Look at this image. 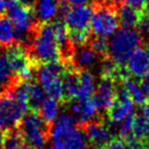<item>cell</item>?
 Returning a JSON list of instances; mask_svg holds the SVG:
<instances>
[{
    "label": "cell",
    "instance_id": "obj_1",
    "mask_svg": "<svg viewBox=\"0 0 149 149\" xmlns=\"http://www.w3.org/2000/svg\"><path fill=\"white\" fill-rule=\"evenodd\" d=\"M51 149H92L87 144V137L76 127V118L62 113L54 122L50 130Z\"/></svg>",
    "mask_w": 149,
    "mask_h": 149
},
{
    "label": "cell",
    "instance_id": "obj_2",
    "mask_svg": "<svg viewBox=\"0 0 149 149\" xmlns=\"http://www.w3.org/2000/svg\"><path fill=\"white\" fill-rule=\"evenodd\" d=\"M141 42L142 39L139 31L131 28H122L116 30L108 40L107 53L116 64L123 66L138 49Z\"/></svg>",
    "mask_w": 149,
    "mask_h": 149
},
{
    "label": "cell",
    "instance_id": "obj_3",
    "mask_svg": "<svg viewBox=\"0 0 149 149\" xmlns=\"http://www.w3.org/2000/svg\"><path fill=\"white\" fill-rule=\"evenodd\" d=\"M32 53L35 61L49 62L58 60L60 49L55 40L53 24L44 22L39 26L32 46Z\"/></svg>",
    "mask_w": 149,
    "mask_h": 149
},
{
    "label": "cell",
    "instance_id": "obj_4",
    "mask_svg": "<svg viewBox=\"0 0 149 149\" xmlns=\"http://www.w3.org/2000/svg\"><path fill=\"white\" fill-rule=\"evenodd\" d=\"M21 133L30 148L43 149L48 141L47 125L36 110L27 112L19 123Z\"/></svg>",
    "mask_w": 149,
    "mask_h": 149
},
{
    "label": "cell",
    "instance_id": "obj_5",
    "mask_svg": "<svg viewBox=\"0 0 149 149\" xmlns=\"http://www.w3.org/2000/svg\"><path fill=\"white\" fill-rule=\"evenodd\" d=\"M118 17L110 5H97L92 10L90 28L98 37L113 35L118 28Z\"/></svg>",
    "mask_w": 149,
    "mask_h": 149
},
{
    "label": "cell",
    "instance_id": "obj_6",
    "mask_svg": "<svg viewBox=\"0 0 149 149\" xmlns=\"http://www.w3.org/2000/svg\"><path fill=\"white\" fill-rule=\"evenodd\" d=\"M27 112L15 101L13 90L0 94V132L19 124Z\"/></svg>",
    "mask_w": 149,
    "mask_h": 149
},
{
    "label": "cell",
    "instance_id": "obj_7",
    "mask_svg": "<svg viewBox=\"0 0 149 149\" xmlns=\"http://www.w3.org/2000/svg\"><path fill=\"white\" fill-rule=\"evenodd\" d=\"M107 110L109 120L113 125L120 124L128 116L133 114L134 101L124 87L116 89L114 100Z\"/></svg>",
    "mask_w": 149,
    "mask_h": 149
},
{
    "label": "cell",
    "instance_id": "obj_8",
    "mask_svg": "<svg viewBox=\"0 0 149 149\" xmlns=\"http://www.w3.org/2000/svg\"><path fill=\"white\" fill-rule=\"evenodd\" d=\"M9 19L15 27V36L22 38L29 33L34 25V11L30 5L19 2L9 8Z\"/></svg>",
    "mask_w": 149,
    "mask_h": 149
},
{
    "label": "cell",
    "instance_id": "obj_9",
    "mask_svg": "<svg viewBox=\"0 0 149 149\" xmlns=\"http://www.w3.org/2000/svg\"><path fill=\"white\" fill-rule=\"evenodd\" d=\"M92 10L87 5L72 6L64 15V24L68 32L90 31Z\"/></svg>",
    "mask_w": 149,
    "mask_h": 149
},
{
    "label": "cell",
    "instance_id": "obj_10",
    "mask_svg": "<svg viewBox=\"0 0 149 149\" xmlns=\"http://www.w3.org/2000/svg\"><path fill=\"white\" fill-rule=\"evenodd\" d=\"M6 55L10 64L11 70L19 77V74L30 66L34 65V61H31L30 56L26 52L25 48L21 44H11L6 50Z\"/></svg>",
    "mask_w": 149,
    "mask_h": 149
},
{
    "label": "cell",
    "instance_id": "obj_11",
    "mask_svg": "<svg viewBox=\"0 0 149 149\" xmlns=\"http://www.w3.org/2000/svg\"><path fill=\"white\" fill-rule=\"evenodd\" d=\"M84 133L88 140L100 149L111 138V132L108 127L98 120H91L86 122L84 127Z\"/></svg>",
    "mask_w": 149,
    "mask_h": 149
},
{
    "label": "cell",
    "instance_id": "obj_12",
    "mask_svg": "<svg viewBox=\"0 0 149 149\" xmlns=\"http://www.w3.org/2000/svg\"><path fill=\"white\" fill-rule=\"evenodd\" d=\"M64 66L58 60L43 63L38 70V81L43 89L62 79L64 74Z\"/></svg>",
    "mask_w": 149,
    "mask_h": 149
},
{
    "label": "cell",
    "instance_id": "obj_13",
    "mask_svg": "<svg viewBox=\"0 0 149 149\" xmlns=\"http://www.w3.org/2000/svg\"><path fill=\"white\" fill-rule=\"evenodd\" d=\"M127 72L135 78H141L149 72V48L139 47L127 62Z\"/></svg>",
    "mask_w": 149,
    "mask_h": 149
},
{
    "label": "cell",
    "instance_id": "obj_14",
    "mask_svg": "<svg viewBox=\"0 0 149 149\" xmlns=\"http://www.w3.org/2000/svg\"><path fill=\"white\" fill-rule=\"evenodd\" d=\"M116 87L114 79L108 77H102L101 81L98 84L96 94L94 95L100 108L108 109L110 107V105L114 100V97H116Z\"/></svg>",
    "mask_w": 149,
    "mask_h": 149
},
{
    "label": "cell",
    "instance_id": "obj_15",
    "mask_svg": "<svg viewBox=\"0 0 149 149\" xmlns=\"http://www.w3.org/2000/svg\"><path fill=\"white\" fill-rule=\"evenodd\" d=\"M95 77L89 70H83L80 74V88L77 99L80 103H84L94 96L95 92Z\"/></svg>",
    "mask_w": 149,
    "mask_h": 149
},
{
    "label": "cell",
    "instance_id": "obj_16",
    "mask_svg": "<svg viewBox=\"0 0 149 149\" xmlns=\"http://www.w3.org/2000/svg\"><path fill=\"white\" fill-rule=\"evenodd\" d=\"M72 62L76 65V68L86 70L90 68L97 59V53L92 49L91 47H88L86 45L79 46L76 51L72 54Z\"/></svg>",
    "mask_w": 149,
    "mask_h": 149
},
{
    "label": "cell",
    "instance_id": "obj_17",
    "mask_svg": "<svg viewBox=\"0 0 149 149\" xmlns=\"http://www.w3.org/2000/svg\"><path fill=\"white\" fill-rule=\"evenodd\" d=\"M64 98L66 100H74L78 97L80 88V74L76 70H65L63 77Z\"/></svg>",
    "mask_w": 149,
    "mask_h": 149
},
{
    "label": "cell",
    "instance_id": "obj_18",
    "mask_svg": "<svg viewBox=\"0 0 149 149\" xmlns=\"http://www.w3.org/2000/svg\"><path fill=\"white\" fill-rule=\"evenodd\" d=\"M118 17V22L123 26V28L134 29L138 26L139 21L142 17V13H140L138 9L133 8V7L125 4L120 7Z\"/></svg>",
    "mask_w": 149,
    "mask_h": 149
},
{
    "label": "cell",
    "instance_id": "obj_19",
    "mask_svg": "<svg viewBox=\"0 0 149 149\" xmlns=\"http://www.w3.org/2000/svg\"><path fill=\"white\" fill-rule=\"evenodd\" d=\"M122 81L123 87L129 92L134 103L138 104V105H144L147 101V96L146 93L144 92V90L141 87V85H139L135 80H133L129 76L123 77Z\"/></svg>",
    "mask_w": 149,
    "mask_h": 149
},
{
    "label": "cell",
    "instance_id": "obj_20",
    "mask_svg": "<svg viewBox=\"0 0 149 149\" xmlns=\"http://www.w3.org/2000/svg\"><path fill=\"white\" fill-rule=\"evenodd\" d=\"M59 0H37L36 15L41 21L48 22L58 13Z\"/></svg>",
    "mask_w": 149,
    "mask_h": 149
},
{
    "label": "cell",
    "instance_id": "obj_21",
    "mask_svg": "<svg viewBox=\"0 0 149 149\" xmlns=\"http://www.w3.org/2000/svg\"><path fill=\"white\" fill-rule=\"evenodd\" d=\"M39 109L40 116L46 124L55 122V120L58 116V111H59L58 100H55L51 97L45 98Z\"/></svg>",
    "mask_w": 149,
    "mask_h": 149
},
{
    "label": "cell",
    "instance_id": "obj_22",
    "mask_svg": "<svg viewBox=\"0 0 149 149\" xmlns=\"http://www.w3.org/2000/svg\"><path fill=\"white\" fill-rule=\"evenodd\" d=\"M15 31L10 19L0 15V45L9 46L13 43Z\"/></svg>",
    "mask_w": 149,
    "mask_h": 149
},
{
    "label": "cell",
    "instance_id": "obj_23",
    "mask_svg": "<svg viewBox=\"0 0 149 149\" xmlns=\"http://www.w3.org/2000/svg\"><path fill=\"white\" fill-rule=\"evenodd\" d=\"M82 104V109L80 112L79 116H78V122L79 123H86L88 120H91L96 114L98 113L100 109V106L98 104L97 100L95 99V97L90 98L89 100H87L86 102Z\"/></svg>",
    "mask_w": 149,
    "mask_h": 149
},
{
    "label": "cell",
    "instance_id": "obj_24",
    "mask_svg": "<svg viewBox=\"0 0 149 149\" xmlns=\"http://www.w3.org/2000/svg\"><path fill=\"white\" fill-rule=\"evenodd\" d=\"M45 91L39 83H30L29 104L33 110H38L45 99Z\"/></svg>",
    "mask_w": 149,
    "mask_h": 149
},
{
    "label": "cell",
    "instance_id": "obj_25",
    "mask_svg": "<svg viewBox=\"0 0 149 149\" xmlns=\"http://www.w3.org/2000/svg\"><path fill=\"white\" fill-rule=\"evenodd\" d=\"M132 133L142 140L149 138V120L143 114H137L134 116Z\"/></svg>",
    "mask_w": 149,
    "mask_h": 149
},
{
    "label": "cell",
    "instance_id": "obj_26",
    "mask_svg": "<svg viewBox=\"0 0 149 149\" xmlns=\"http://www.w3.org/2000/svg\"><path fill=\"white\" fill-rule=\"evenodd\" d=\"M2 141L4 149H11L24 144L25 140L21 131L9 129V130H5V132L2 134Z\"/></svg>",
    "mask_w": 149,
    "mask_h": 149
},
{
    "label": "cell",
    "instance_id": "obj_27",
    "mask_svg": "<svg viewBox=\"0 0 149 149\" xmlns=\"http://www.w3.org/2000/svg\"><path fill=\"white\" fill-rule=\"evenodd\" d=\"M13 74L6 53H0V87H6L11 82Z\"/></svg>",
    "mask_w": 149,
    "mask_h": 149
},
{
    "label": "cell",
    "instance_id": "obj_28",
    "mask_svg": "<svg viewBox=\"0 0 149 149\" xmlns=\"http://www.w3.org/2000/svg\"><path fill=\"white\" fill-rule=\"evenodd\" d=\"M90 47L94 50L97 54H105L107 53L108 41L105 37H96L91 41Z\"/></svg>",
    "mask_w": 149,
    "mask_h": 149
},
{
    "label": "cell",
    "instance_id": "obj_29",
    "mask_svg": "<svg viewBox=\"0 0 149 149\" xmlns=\"http://www.w3.org/2000/svg\"><path fill=\"white\" fill-rule=\"evenodd\" d=\"M134 116L135 114H131L130 116L124 120L120 123V126L118 128V135L122 138H126L128 135L132 134L133 132V124H134Z\"/></svg>",
    "mask_w": 149,
    "mask_h": 149
},
{
    "label": "cell",
    "instance_id": "obj_30",
    "mask_svg": "<svg viewBox=\"0 0 149 149\" xmlns=\"http://www.w3.org/2000/svg\"><path fill=\"white\" fill-rule=\"evenodd\" d=\"M124 142L127 149H145L144 140L136 137L133 133L124 138Z\"/></svg>",
    "mask_w": 149,
    "mask_h": 149
},
{
    "label": "cell",
    "instance_id": "obj_31",
    "mask_svg": "<svg viewBox=\"0 0 149 149\" xmlns=\"http://www.w3.org/2000/svg\"><path fill=\"white\" fill-rule=\"evenodd\" d=\"M101 149H127L124 140L120 138L110 139Z\"/></svg>",
    "mask_w": 149,
    "mask_h": 149
},
{
    "label": "cell",
    "instance_id": "obj_32",
    "mask_svg": "<svg viewBox=\"0 0 149 149\" xmlns=\"http://www.w3.org/2000/svg\"><path fill=\"white\" fill-rule=\"evenodd\" d=\"M137 28L142 33H149V17L147 15H142Z\"/></svg>",
    "mask_w": 149,
    "mask_h": 149
},
{
    "label": "cell",
    "instance_id": "obj_33",
    "mask_svg": "<svg viewBox=\"0 0 149 149\" xmlns=\"http://www.w3.org/2000/svg\"><path fill=\"white\" fill-rule=\"evenodd\" d=\"M124 1L127 5L138 9V10L143 8L145 6V3H146V0H124Z\"/></svg>",
    "mask_w": 149,
    "mask_h": 149
},
{
    "label": "cell",
    "instance_id": "obj_34",
    "mask_svg": "<svg viewBox=\"0 0 149 149\" xmlns=\"http://www.w3.org/2000/svg\"><path fill=\"white\" fill-rule=\"evenodd\" d=\"M141 87L144 90V92L146 94H149V72L142 78L141 81Z\"/></svg>",
    "mask_w": 149,
    "mask_h": 149
},
{
    "label": "cell",
    "instance_id": "obj_35",
    "mask_svg": "<svg viewBox=\"0 0 149 149\" xmlns=\"http://www.w3.org/2000/svg\"><path fill=\"white\" fill-rule=\"evenodd\" d=\"M70 6H79V5H86L88 0H66Z\"/></svg>",
    "mask_w": 149,
    "mask_h": 149
},
{
    "label": "cell",
    "instance_id": "obj_36",
    "mask_svg": "<svg viewBox=\"0 0 149 149\" xmlns=\"http://www.w3.org/2000/svg\"><path fill=\"white\" fill-rule=\"evenodd\" d=\"M7 10V0H0V15Z\"/></svg>",
    "mask_w": 149,
    "mask_h": 149
},
{
    "label": "cell",
    "instance_id": "obj_37",
    "mask_svg": "<svg viewBox=\"0 0 149 149\" xmlns=\"http://www.w3.org/2000/svg\"><path fill=\"white\" fill-rule=\"evenodd\" d=\"M142 114L149 120V103H145L142 105Z\"/></svg>",
    "mask_w": 149,
    "mask_h": 149
},
{
    "label": "cell",
    "instance_id": "obj_38",
    "mask_svg": "<svg viewBox=\"0 0 149 149\" xmlns=\"http://www.w3.org/2000/svg\"><path fill=\"white\" fill-rule=\"evenodd\" d=\"M11 149H30L29 145H26V144H22L17 147H15V148H11Z\"/></svg>",
    "mask_w": 149,
    "mask_h": 149
},
{
    "label": "cell",
    "instance_id": "obj_39",
    "mask_svg": "<svg viewBox=\"0 0 149 149\" xmlns=\"http://www.w3.org/2000/svg\"><path fill=\"white\" fill-rule=\"evenodd\" d=\"M111 4H114V5H118V4H120V3L124 1V0H108Z\"/></svg>",
    "mask_w": 149,
    "mask_h": 149
},
{
    "label": "cell",
    "instance_id": "obj_40",
    "mask_svg": "<svg viewBox=\"0 0 149 149\" xmlns=\"http://www.w3.org/2000/svg\"><path fill=\"white\" fill-rule=\"evenodd\" d=\"M22 3H24V4H27V5H30L32 2H33L34 0H19Z\"/></svg>",
    "mask_w": 149,
    "mask_h": 149
},
{
    "label": "cell",
    "instance_id": "obj_41",
    "mask_svg": "<svg viewBox=\"0 0 149 149\" xmlns=\"http://www.w3.org/2000/svg\"><path fill=\"white\" fill-rule=\"evenodd\" d=\"M144 8H145V11L149 15V0H146V3H145Z\"/></svg>",
    "mask_w": 149,
    "mask_h": 149
},
{
    "label": "cell",
    "instance_id": "obj_42",
    "mask_svg": "<svg viewBox=\"0 0 149 149\" xmlns=\"http://www.w3.org/2000/svg\"><path fill=\"white\" fill-rule=\"evenodd\" d=\"M148 95H149V94H148ZM148 99H149V96H148Z\"/></svg>",
    "mask_w": 149,
    "mask_h": 149
}]
</instances>
